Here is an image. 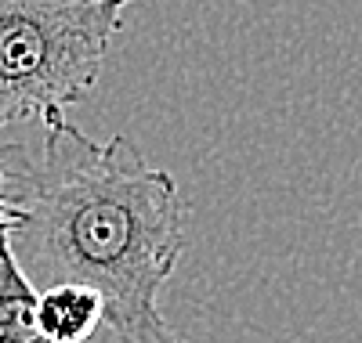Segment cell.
Instances as JSON below:
<instances>
[{
  "label": "cell",
  "instance_id": "6da1fadb",
  "mask_svg": "<svg viewBox=\"0 0 362 343\" xmlns=\"http://www.w3.org/2000/svg\"><path fill=\"white\" fill-rule=\"evenodd\" d=\"M40 123V152L0 145V206L18 267L37 289H95L116 343H189L160 311L185 253L174 174L148 163L131 134L95 141L66 112Z\"/></svg>",
  "mask_w": 362,
  "mask_h": 343
},
{
  "label": "cell",
  "instance_id": "7a4b0ae2",
  "mask_svg": "<svg viewBox=\"0 0 362 343\" xmlns=\"http://www.w3.org/2000/svg\"><path fill=\"white\" fill-rule=\"evenodd\" d=\"M134 0H0V127L95 95Z\"/></svg>",
  "mask_w": 362,
  "mask_h": 343
},
{
  "label": "cell",
  "instance_id": "3957f363",
  "mask_svg": "<svg viewBox=\"0 0 362 343\" xmlns=\"http://www.w3.org/2000/svg\"><path fill=\"white\" fill-rule=\"evenodd\" d=\"M37 322L51 343H87L105 322V307L95 289L80 282H54L37 293Z\"/></svg>",
  "mask_w": 362,
  "mask_h": 343
},
{
  "label": "cell",
  "instance_id": "277c9868",
  "mask_svg": "<svg viewBox=\"0 0 362 343\" xmlns=\"http://www.w3.org/2000/svg\"><path fill=\"white\" fill-rule=\"evenodd\" d=\"M37 286L18 267L0 206V343H51L37 322Z\"/></svg>",
  "mask_w": 362,
  "mask_h": 343
}]
</instances>
